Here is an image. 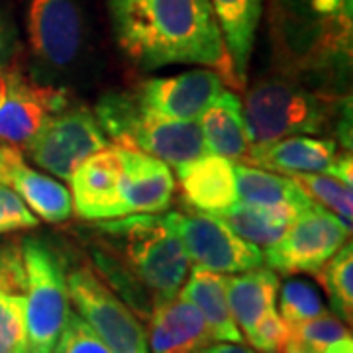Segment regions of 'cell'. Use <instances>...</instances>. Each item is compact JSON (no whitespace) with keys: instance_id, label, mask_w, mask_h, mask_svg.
Instances as JSON below:
<instances>
[{"instance_id":"6da1fadb","label":"cell","mask_w":353,"mask_h":353,"mask_svg":"<svg viewBox=\"0 0 353 353\" xmlns=\"http://www.w3.org/2000/svg\"><path fill=\"white\" fill-rule=\"evenodd\" d=\"M106 6L114 38L138 67L199 65L240 88L208 0H106Z\"/></svg>"},{"instance_id":"7a4b0ae2","label":"cell","mask_w":353,"mask_h":353,"mask_svg":"<svg viewBox=\"0 0 353 353\" xmlns=\"http://www.w3.org/2000/svg\"><path fill=\"white\" fill-rule=\"evenodd\" d=\"M108 252L152 294L163 303L179 294L190 261L169 214H130L97 226Z\"/></svg>"},{"instance_id":"3957f363","label":"cell","mask_w":353,"mask_h":353,"mask_svg":"<svg viewBox=\"0 0 353 353\" xmlns=\"http://www.w3.org/2000/svg\"><path fill=\"white\" fill-rule=\"evenodd\" d=\"M275 24L290 59L330 75L352 57L353 0H273Z\"/></svg>"},{"instance_id":"277c9868","label":"cell","mask_w":353,"mask_h":353,"mask_svg":"<svg viewBox=\"0 0 353 353\" xmlns=\"http://www.w3.org/2000/svg\"><path fill=\"white\" fill-rule=\"evenodd\" d=\"M243 104V122L252 145L290 136L326 134L341 102L326 90H312L287 79L255 83Z\"/></svg>"},{"instance_id":"5b68a950","label":"cell","mask_w":353,"mask_h":353,"mask_svg":"<svg viewBox=\"0 0 353 353\" xmlns=\"http://www.w3.org/2000/svg\"><path fill=\"white\" fill-rule=\"evenodd\" d=\"M94 118L114 145L152 155L165 165L189 163L206 153L199 122L171 120L143 108L132 92L102 97Z\"/></svg>"},{"instance_id":"8992f818","label":"cell","mask_w":353,"mask_h":353,"mask_svg":"<svg viewBox=\"0 0 353 353\" xmlns=\"http://www.w3.org/2000/svg\"><path fill=\"white\" fill-rule=\"evenodd\" d=\"M20 248L26 275L28 353H53L71 314L67 263L63 253L41 238H28Z\"/></svg>"},{"instance_id":"52a82bcc","label":"cell","mask_w":353,"mask_h":353,"mask_svg":"<svg viewBox=\"0 0 353 353\" xmlns=\"http://www.w3.org/2000/svg\"><path fill=\"white\" fill-rule=\"evenodd\" d=\"M69 303L112 353H150L139 316L88 265L67 275Z\"/></svg>"},{"instance_id":"ba28073f","label":"cell","mask_w":353,"mask_h":353,"mask_svg":"<svg viewBox=\"0 0 353 353\" xmlns=\"http://www.w3.org/2000/svg\"><path fill=\"white\" fill-rule=\"evenodd\" d=\"M108 145L94 112L85 106H65L51 114L36 138L26 145V153L39 169L69 181L79 165Z\"/></svg>"},{"instance_id":"9c48e42d","label":"cell","mask_w":353,"mask_h":353,"mask_svg":"<svg viewBox=\"0 0 353 353\" xmlns=\"http://www.w3.org/2000/svg\"><path fill=\"white\" fill-rule=\"evenodd\" d=\"M352 230L320 204L299 216L281 240L267 248L263 263L281 275H316L350 238Z\"/></svg>"},{"instance_id":"30bf717a","label":"cell","mask_w":353,"mask_h":353,"mask_svg":"<svg viewBox=\"0 0 353 353\" xmlns=\"http://www.w3.org/2000/svg\"><path fill=\"white\" fill-rule=\"evenodd\" d=\"M169 220L194 267L236 275L263 265L261 248L240 238L218 216L192 210L169 212Z\"/></svg>"},{"instance_id":"8fae6325","label":"cell","mask_w":353,"mask_h":353,"mask_svg":"<svg viewBox=\"0 0 353 353\" xmlns=\"http://www.w3.org/2000/svg\"><path fill=\"white\" fill-rule=\"evenodd\" d=\"M69 106L63 88L34 81L18 69H0V141L26 150L51 114Z\"/></svg>"},{"instance_id":"7c38bea8","label":"cell","mask_w":353,"mask_h":353,"mask_svg":"<svg viewBox=\"0 0 353 353\" xmlns=\"http://www.w3.org/2000/svg\"><path fill=\"white\" fill-rule=\"evenodd\" d=\"M26 30L32 55L46 73H63L79 59L85 20L77 0H30Z\"/></svg>"},{"instance_id":"4fadbf2b","label":"cell","mask_w":353,"mask_h":353,"mask_svg":"<svg viewBox=\"0 0 353 353\" xmlns=\"http://www.w3.org/2000/svg\"><path fill=\"white\" fill-rule=\"evenodd\" d=\"M226 90V81L214 69H190L173 77H155L139 83L132 97L148 110L181 122H199Z\"/></svg>"},{"instance_id":"5bb4252c","label":"cell","mask_w":353,"mask_h":353,"mask_svg":"<svg viewBox=\"0 0 353 353\" xmlns=\"http://www.w3.org/2000/svg\"><path fill=\"white\" fill-rule=\"evenodd\" d=\"M69 183L73 212L79 218L104 222L128 216L122 199V163L116 145L90 155L79 165Z\"/></svg>"},{"instance_id":"9a60e30c","label":"cell","mask_w":353,"mask_h":353,"mask_svg":"<svg viewBox=\"0 0 353 353\" xmlns=\"http://www.w3.org/2000/svg\"><path fill=\"white\" fill-rule=\"evenodd\" d=\"M183 201L194 212L218 216L238 202L236 163L232 159L204 153L176 167Z\"/></svg>"},{"instance_id":"2e32d148","label":"cell","mask_w":353,"mask_h":353,"mask_svg":"<svg viewBox=\"0 0 353 353\" xmlns=\"http://www.w3.org/2000/svg\"><path fill=\"white\" fill-rule=\"evenodd\" d=\"M118 157L122 163V199L126 214H159L169 210L175 192V179L169 165L152 155L124 148H118Z\"/></svg>"},{"instance_id":"e0dca14e","label":"cell","mask_w":353,"mask_h":353,"mask_svg":"<svg viewBox=\"0 0 353 353\" xmlns=\"http://www.w3.org/2000/svg\"><path fill=\"white\" fill-rule=\"evenodd\" d=\"M212 341L196 306L181 294L157 303L148 316V347L152 353H194Z\"/></svg>"},{"instance_id":"ac0fdd59","label":"cell","mask_w":353,"mask_h":353,"mask_svg":"<svg viewBox=\"0 0 353 353\" xmlns=\"http://www.w3.org/2000/svg\"><path fill=\"white\" fill-rule=\"evenodd\" d=\"M338 153V143L334 139L290 136L252 145L241 163L287 176L301 173H328Z\"/></svg>"},{"instance_id":"d6986e66","label":"cell","mask_w":353,"mask_h":353,"mask_svg":"<svg viewBox=\"0 0 353 353\" xmlns=\"http://www.w3.org/2000/svg\"><path fill=\"white\" fill-rule=\"evenodd\" d=\"M238 202L250 204L287 222H294L314 202L290 176L236 163Z\"/></svg>"},{"instance_id":"ffe728a7","label":"cell","mask_w":353,"mask_h":353,"mask_svg":"<svg viewBox=\"0 0 353 353\" xmlns=\"http://www.w3.org/2000/svg\"><path fill=\"white\" fill-rule=\"evenodd\" d=\"M0 353H28L26 275L20 245L0 250Z\"/></svg>"},{"instance_id":"44dd1931","label":"cell","mask_w":353,"mask_h":353,"mask_svg":"<svg viewBox=\"0 0 353 353\" xmlns=\"http://www.w3.org/2000/svg\"><path fill=\"white\" fill-rule=\"evenodd\" d=\"M216 24L226 46L238 87L248 85V67L252 59L255 34L263 14V0H208Z\"/></svg>"},{"instance_id":"7402d4cb","label":"cell","mask_w":353,"mask_h":353,"mask_svg":"<svg viewBox=\"0 0 353 353\" xmlns=\"http://www.w3.org/2000/svg\"><path fill=\"white\" fill-rule=\"evenodd\" d=\"M6 185L24 201L34 214L50 224H61L73 214L69 189L53 176L28 167L20 150H16L10 159Z\"/></svg>"},{"instance_id":"603a6c76","label":"cell","mask_w":353,"mask_h":353,"mask_svg":"<svg viewBox=\"0 0 353 353\" xmlns=\"http://www.w3.org/2000/svg\"><path fill=\"white\" fill-rule=\"evenodd\" d=\"M183 299L196 306L214 341L241 343V332L228 303V277L224 273L192 267L190 275L179 290Z\"/></svg>"},{"instance_id":"cb8c5ba5","label":"cell","mask_w":353,"mask_h":353,"mask_svg":"<svg viewBox=\"0 0 353 353\" xmlns=\"http://www.w3.org/2000/svg\"><path fill=\"white\" fill-rule=\"evenodd\" d=\"M201 132L206 153L241 163L252 143L243 122V104L232 90H222L214 104L202 114Z\"/></svg>"},{"instance_id":"d4e9b609","label":"cell","mask_w":353,"mask_h":353,"mask_svg":"<svg viewBox=\"0 0 353 353\" xmlns=\"http://www.w3.org/2000/svg\"><path fill=\"white\" fill-rule=\"evenodd\" d=\"M279 287L277 273L263 265L228 277V303L241 338H245L267 312L277 308Z\"/></svg>"},{"instance_id":"484cf974","label":"cell","mask_w":353,"mask_h":353,"mask_svg":"<svg viewBox=\"0 0 353 353\" xmlns=\"http://www.w3.org/2000/svg\"><path fill=\"white\" fill-rule=\"evenodd\" d=\"M316 279L328 294L334 316L350 326L353 320V245L350 241L318 269Z\"/></svg>"},{"instance_id":"4316f807","label":"cell","mask_w":353,"mask_h":353,"mask_svg":"<svg viewBox=\"0 0 353 353\" xmlns=\"http://www.w3.org/2000/svg\"><path fill=\"white\" fill-rule=\"evenodd\" d=\"M218 218L224 220L228 228L236 232L240 238L265 250L275 245L292 224L279 216L269 214L265 210H259L250 204H241V202L230 206L222 214H218Z\"/></svg>"},{"instance_id":"83f0119b","label":"cell","mask_w":353,"mask_h":353,"mask_svg":"<svg viewBox=\"0 0 353 353\" xmlns=\"http://www.w3.org/2000/svg\"><path fill=\"white\" fill-rule=\"evenodd\" d=\"M290 340L310 353H353L352 330L330 312L290 326Z\"/></svg>"},{"instance_id":"f1b7e54d","label":"cell","mask_w":353,"mask_h":353,"mask_svg":"<svg viewBox=\"0 0 353 353\" xmlns=\"http://www.w3.org/2000/svg\"><path fill=\"white\" fill-rule=\"evenodd\" d=\"M290 179L308 194L310 201L332 210V214L338 216L352 230L353 185H347L328 173H301L290 175Z\"/></svg>"},{"instance_id":"f546056e","label":"cell","mask_w":353,"mask_h":353,"mask_svg":"<svg viewBox=\"0 0 353 353\" xmlns=\"http://www.w3.org/2000/svg\"><path fill=\"white\" fill-rule=\"evenodd\" d=\"M277 310L289 326L301 324V322L312 320L316 316L328 312L314 285H310L303 279H289L287 283L279 287Z\"/></svg>"},{"instance_id":"4dcf8cb0","label":"cell","mask_w":353,"mask_h":353,"mask_svg":"<svg viewBox=\"0 0 353 353\" xmlns=\"http://www.w3.org/2000/svg\"><path fill=\"white\" fill-rule=\"evenodd\" d=\"M53 353H112L88 324L71 310Z\"/></svg>"},{"instance_id":"1f68e13d","label":"cell","mask_w":353,"mask_h":353,"mask_svg":"<svg viewBox=\"0 0 353 353\" xmlns=\"http://www.w3.org/2000/svg\"><path fill=\"white\" fill-rule=\"evenodd\" d=\"M245 340L257 353H277L290 340V326L281 318L277 308H273L259 320Z\"/></svg>"},{"instance_id":"d6a6232c","label":"cell","mask_w":353,"mask_h":353,"mask_svg":"<svg viewBox=\"0 0 353 353\" xmlns=\"http://www.w3.org/2000/svg\"><path fill=\"white\" fill-rule=\"evenodd\" d=\"M39 224V218L8 185H0V236L18 230H30Z\"/></svg>"},{"instance_id":"836d02e7","label":"cell","mask_w":353,"mask_h":353,"mask_svg":"<svg viewBox=\"0 0 353 353\" xmlns=\"http://www.w3.org/2000/svg\"><path fill=\"white\" fill-rule=\"evenodd\" d=\"M18 55V36L12 24L0 12V69L10 67Z\"/></svg>"},{"instance_id":"e575fe53","label":"cell","mask_w":353,"mask_h":353,"mask_svg":"<svg viewBox=\"0 0 353 353\" xmlns=\"http://www.w3.org/2000/svg\"><path fill=\"white\" fill-rule=\"evenodd\" d=\"M194 353H257L243 343H232V341H212L210 345L202 347Z\"/></svg>"},{"instance_id":"d590c367","label":"cell","mask_w":353,"mask_h":353,"mask_svg":"<svg viewBox=\"0 0 353 353\" xmlns=\"http://www.w3.org/2000/svg\"><path fill=\"white\" fill-rule=\"evenodd\" d=\"M14 148L8 145H0V185H6V176H8V167H10V159L14 155Z\"/></svg>"},{"instance_id":"8d00e7d4","label":"cell","mask_w":353,"mask_h":353,"mask_svg":"<svg viewBox=\"0 0 353 353\" xmlns=\"http://www.w3.org/2000/svg\"><path fill=\"white\" fill-rule=\"evenodd\" d=\"M277 353H310L306 347H303L301 343H296L294 340H289Z\"/></svg>"}]
</instances>
